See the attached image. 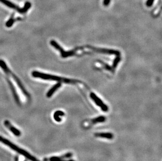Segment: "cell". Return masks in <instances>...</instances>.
Instances as JSON below:
<instances>
[{
  "instance_id": "7a4b0ae2",
  "label": "cell",
  "mask_w": 162,
  "mask_h": 161,
  "mask_svg": "<svg viewBox=\"0 0 162 161\" xmlns=\"http://www.w3.org/2000/svg\"><path fill=\"white\" fill-rule=\"evenodd\" d=\"M32 75L33 77L36 78H40L42 79H45V80H51L54 81H57L58 82H64V83H74L78 82V81L74 80V79H68L66 78L59 77L55 75H51L45 73H41L38 71H33L32 73Z\"/></svg>"
},
{
  "instance_id": "9c48e42d",
  "label": "cell",
  "mask_w": 162,
  "mask_h": 161,
  "mask_svg": "<svg viewBox=\"0 0 162 161\" xmlns=\"http://www.w3.org/2000/svg\"><path fill=\"white\" fill-rule=\"evenodd\" d=\"M64 115H65V113L63 111L58 110L55 112L54 115V118L56 122H60L61 121V119L59 116H63Z\"/></svg>"
},
{
  "instance_id": "6da1fadb",
  "label": "cell",
  "mask_w": 162,
  "mask_h": 161,
  "mask_svg": "<svg viewBox=\"0 0 162 161\" xmlns=\"http://www.w3.org/2000/svg\"><path fill=\"white\" fill-rule=\"evenodd\" d=\"M0 67L2 68L3 70L4 71L5 74L7 75L8 76V79H9L10 84L11 85V89L12 90V92L14 96L15 99L16 101L18 104H20V100H19V97L18 96L17 93L16 92L15 89V86L18 87V89H19L22 92L23 94H24L27 98H29L30 96L29 93L27 92V90H25V88L23 86V85L21 82L20 79L18 78L16 75H15L12 71L10 70V69L9 68L5 62L3 61L2 60H0Z\"/></svg>"
},
{
  "instance_id": "5bb4252c",
  "label": "cell",
  "mask_w": 162,
  "mask_h": 161,
  "mask_svg": "<svg viewBox=\"0 0 162 161\" xmlns=\"http://www.w3.org/2000/svg\"><path fill=\"white\" fill-rule=\"evenodd\" d=\"M154 2V0H147V3H146L147 7H152V5L153 4Z\"/></svg>"
},
{
  "instance_id": "4fadbf2b",
  "label": "cell",
  "mask_w": 162,
  "mask_h": 161,
  "mask_svg": "<svg viewBox=\"0 0 162 161\" xmlns=\"http://www.w3.org/2000/svg\"><path fill=\"white\" fill-rule=\"evenodd\" d=\"M14 22V20L13 18H11V19L9 20V21L7 23L6 26H7V27L12 26V25H13Z\"/></svg>"
},
{
  "instance_id": "3957f363",
  "label": "cell",
  "mask_w": 162,
  "mask_h": 161,
  "mask_svg": "<svg viewBox=\"0 0 162 161\" xmlns=\"http://www.w3.org/2000/svg\"><path fill=\"white\" fill-rule=\"evenodd\" d=\"M0 142L5 144L6 146H8L9 147L12 149V150L16 151V152L19 153L20 154L23 155L24 157H27V159H29L31 161H38L37 159H36L35 157H33L32 155L30 154L29 153L27 152L26 151L23 150L21 148L18 147V146L14 144L12 142L8 140L5 139L4 138L0 136Z\"/></svg>"
},
{
  "instance_id": "ba28073f",
  "label": "cell",
  "mask_w": 162,
  "mask_h": 161,
  "mask_svg": "<svg viewBox=\"0 0 162 161\" xmlns=\"http://www.w3.org/2000/svg\"><path fill=\"white\" fill-rule=\"evenodd\" d=\"M61 86V84L60 82H58L57 84H55L54 86L51 88L50 90H48V92L47 93V97H48V98L51 97L54 94L55 92Z\"/></svg>"
},
{
  "instance_id": "9a60e30c",
  "label": "cell",
  "mask_w": 162,
  "mask_h": 161,
  "mask_svg": "<svg viewBox=\"0 0 162 161\" xmlns=\"http://www.w3.org/2000/svg\"><path fill=\"white\" fill-rule=\"evenodd\" d=\"M110 1H111V0H104L103 4L105 6H108V5L109 4Z\"/></svg>"
},
{
  "instance_id": "277c9868",
  "label": "cell",
  "mask_w": 162,
  "mask_h": 161,
  "mask_svg": "<svg viewBox=\"0 0 162 161\" xmlns=\"http://www.w3.org/2000/svg\"><path fill=\"white\" fill-rule=\"evenodd\" d=\"M90 97L98 106L101 107L102 111L105 112L108 111V107L105 104H104L101 99H100L94 93H90Z\"/></svg>"
},
{
  "instance_id": "5b68a950",
  "label": "cell",
  "mask_w": 162,
  "mask_h": 161,
  "mask_svg": "<svg viewBox=\"0 0 162 161\" xmlns=\"http://www.w3.org/2000/svg\"><path fill=\"white\" fill-rule=\"evenodd\" d=\"M0 2L2 3L7 7H8L11 9H15L21 13H25L27 12H25V10L24 9L23 7L22 9H21L17 5L14 4L13 3L10 2L8 0H0Z\"/></svg>"
},
{
  "instance_id": "30bf717a",
  "label": "cell",
  "mask_w": 162,
  "mask_h": 161,
  "mask_svg": "<svg viewBox=\"0 0 162 161\" xmlns=\"http://www.w3.org/2000/svg\"><path fill=\"white\" fill-rule=\"evenodd\" d=\"M106 120L105 117L104 116H100V117H96V118L91 120V123L92 124H96L97 123H101L105 122Z\"/></svg>"
},
{
  "instance_id": "7c38bea8",
  "label": "cell",
  "mask_w": 162,
  "mask_h": 161,
  "mask_svg": "<svg viewBox=\"0 0 162 161\" xmlns=\"http://www.w3.org/2000/svg\"><path fill=\"white\" fill-rule=\"evenodd\" d=\"M121 60V58L119 57V55H117L116 58L114 59L113 64V68H116L117 65L118 64L119 62H120Z\"/></svg>"
},
{
  "instance_id": "52a82bcc",
  "label": "cell",
  "mask_w": 162,
  "mask_h": 161,
  "mask_svg": "<svg viewBox=\"0 0 162 161\" xmlns=\"http://www.w3.org/2000/svg\"><path fill=\"white\" fill-rule=\"evenodd\" d=\"M94 136L96 137H99L102 138H106L108 139H112L113 138V135L111 133H96L94 134Z\"/></svg>"
},
{
  "instance_id": "8992f818",
  "label": "cell",
  "mask_w": 162,
  "mask_h": 161,
  "mask_svg": "<svg viewBox=\"0 0 162 161\" xmlns=\"http://www.w3.org/2000/svg\"><path fill=\"white\" fill-rule=\"evenodd\" d=\"M4 125L7 128H8L12 133H13L16 137H20L21 135V133L20 130L14 127L13 125H11V123L8 120H5L4 122Z\"/></svg>"
},
{
  "instance_id": "8fae6325",
  "label": "cell",
  "mask_w": 162,
  "mask_h": 161,
  "mask_svg": "<svg viewBox=\"0 0 162 161\" xmlns=\"http://www.w3.org/2000/svg\"><path fill=\"white\" fill-rule=\"evenodd\" d=\"M46 161H74V160H64V159H61L60 157H51L50 158L47 159V160H45Z\"/></svg>"
}]
</instances>
